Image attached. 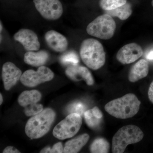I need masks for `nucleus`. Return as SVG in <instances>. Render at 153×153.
Returning <instances> with one entry per match:
<instances>
[{"label": "nucleus", "mask_w": 153, "mask_h": 153, "mask_svg": "<svg viewBox=\"0 0 153 153\" xmlns=\"http://www.w3.org/2000/svg\"><path fill=\"white\" fill-rule=\"evenodd\" d=\"M140 101L133 94H127L122 97L107 103L105 109L117 118L126 119L133 117L140 109Z\"/></svg>", "instance_id": "obj_1"}, {"label": "nucleus", "mask_w": 153, "mask_h": 153, "mask_svg": "<svg viewBox=\"0 0 153 153\" xmlns=\"http://www.w3.org/2000/svg\"><path fill=\"white\" fill-rule=\"evenodd\" d=\"M80 57L91 69L101 68L105 61V53L102 44L95 39L88 38L82 41L79 49Z\"/></svg>", "instance_id": "obj_2"}, {"label": "nucleus", "mask_w": 153, "mask_h": 153, "mask_svg": "<svg viewBox=\"0 0 153 153\" xmlns=\"http://www.w3.org/2000/svg\"><path fill=\"white\" fill-rule=\"evenodd\" d=\"M55 117L56 114L53 110L45 108L28 120L25 126V133L32 139L41 138L49 131Z\"/></svg>", "instance_id": "obj_3"}, {"label": "nucleus", "mask_w": 153, "mask_h": 153, "mask_svg": "<svg viewBox=\"0 0 153 153\" xmlns=\"http://www.w3.org/2000/svg\"><path fill=\"white\" fill-rule=\"evenodd\" d=\"M144 134L136 126L129 125L121 128L114 136L112 140V152L122 153L128 145L139 142Z\"/></svg>", "instance_id": "obj_4"}, {"label": "nucleus", "mask_w": 153, "mask_h": 153, "mask_svg": "<svg viewBox=\"0 0 153 153\" xmlns=\"http://www.w3.org/2000/svg\"><path fill=\"white\" fill-rule=\"evenodd\" d=\"M116 25L112 17L105 14L96 18L88 25L86 32L90 36L103 40H108L114 35Z\"/></svg>", "instance_id": "obj_5"}, {"label": "nucleus", "mask_w": 153, "mask_h": 153, "mask_svg": "<svg viewBox=\"0 0 153 153\" xmlns=\"http://www.w3.org/2000/svg\"><path fill=\"white\" fill-rule=\"evenodd\" d=\"M82 122L80 114H70L55 127L53 129V136L60 140L72 137L80 129Z\"/></svg>", "instance_id": "obj_6"}, {"label": "nucleus", "mask_w": 153, "mask_h": 153, "mask_svg": "<svg viewBox=\"0 0 153 153\" xmlns=\"http://www.w3.org/2000/svg\"><path fill=\"white\" fill-rule=\"evenodd\" d=\"M54 76V73L50 68L43 66H40L37 71L32 69L25 71L22 74L20 80L25 86L33 87L50 81Z\"/></svg>", "instance_id": "obj_7"}, {"label": "nucleus", "mask_w": 153, "mask_h": 153, "mask_svg": "<svg viewBox=\"0 0 153 153\" xmlns=\"http://www.w3.org/2000/svg\"><path fill=\"white\" fill-rule=\"evenodd\" d=\"M33 2L37 11L47 20H57L63 14V6L59 0H33Z\"/></svg>", "instance_id": "obj_8"}, {"label": "nucleus", "mask_w": 153, "mask_h": 153, "mask_svg": "<svg viewBox=\"0 0 153 153\" xmlns=\"http://www.w3.org/2000/svg\"><path fill=\"white\" fill-rule=\"evenodd\" d=\"M143 52L142 47L136 43L125 45L117 52L116 58L122 64L133 63L142 56Z\"/></svg>", "instance_id": "obj_9"}, {"label": "nucleus", "mask_w": 153, "mask_h": 153, "mask_svg": "<svg viewBox=\"0 0 153 153\" xmlns=\"http://www.w3.org/2000/svg\"><path fill=\"white\" fill-rule=\"evenodd\" d=\"M14 38L15 41L21 43L27 51H36L40 49L38 36L32 30L21 29L15 34Z\"/></svg>", "instance_id": "obj_10"}, {"label": "nucleus", "mask_w": 153, "mask_h": 153, "mask_svg": "<svg viewBox=\"0 0 153 153\" xmlns=\"http://www.w3.org/2000/svg\"><path fill=\"white\" fill-rule=\"evenodd\" d=\"M22 71L13 63L6 62L3 65L2 78L4 87L7 91L10 90L21 79Z\"/></svg>", "instance_id": "obj_11"}, {"label": "nucleus", "mask_w": 153, "mask_h": 153, "mask_svg": "<svg viewBox=\"0 0 153 153\" xmlns=\"http://www.w3.org/2000/svg\"><path fill=\"white\" fill-rule=\"evenodd\" d=\"M65 73L69 79L74 81L84 80L88 85L94 83L93 76L89 70L84 66L76 65H69L66 68Z\"/></svg>", "instance_id": "obj_12"}, {"label": "nucleus", "mask_w": 153, "mask_h": 153, "mask_svg": "<svg viewBox=\"0 0 153 153\" xmlns=\"http://www.w3.org/2000/svg\"><path fill=\"white\" fill-rule=\"evenodd\" d=\"M45 40L49 48L55 52H64L68 47V42L66 37L55 30L48 31L45 34Z\"/></svg>", "instance_id": "obj_13"}, {"label": "nucleus", "mask_w": 153, "mask_h": 153, "mask_svg": "<svg viewBox=\"0 0 153 153\" xmlns=\"http://www.w3.org/2000/svg\"><path fill=\"white\" fill-rule=\"evenodd\" d=\"M149 71V63L145 59L138 61L131 68L128 78L130 82H134L146 77Z\"/></svg>", "instance_id": "obj_14"}, {"label": "nucleus", "mask_w": 153, "mask_h": 153, "mask_svg": "<svg viewBox=\"0 0 153 153\" xmlns=\"http://www.w3.org/2000/svg\"><path fill=\"white\" fill-rule=\"evenodd\" d=\"M49 54L45 50H41L37 52L28 51L24 56V61L30 66H43L46 64L49 59Z\"/></svg>", "instance_id": "obj_15"}, {"label": "nucleus", "mask_w": 153, "mask_h": 153, "mask_svg": "<svg viewBox=\"0 0 153 153\" xmlns=\"http://www.w3.org/2000/svg\"><path fill=\"white\" fill-rule=\"evenodd\" d=\"M84 119L87 125L92 129H97L101 124L103 114L97 107L84 112Z\"/></svg>", "instance_id": "obj_16"}, {"label": "nucleus", "mask_w": 153, "mask_h": 153, "mask_svg": "<svg viewBox=\"0 0 153 153\" xmlns=\"http://www.w3.org/2000/svg\"><path fill=\"white\" fill-rule=\"evenodd\" d=\"M89 139V136L87 134H84L68 141L65 143L63 153H78L87 143Z\"/></svg>", "instance_id": "obj_17"}, {"label": "nucleus", "mask_w": 153, "mask_h": 153, "mask_svg": "<svg viewBox=\"0 0 153 153\" xmlns=\"http://www.w3.org/2000/svg\"><path fill=\"white\" fill-rule=\"evenodd\" d=\"M41 97V94L38 90L25 91L19 95L18 101L21 106L26 107L30 104L37 103Z\"/></svg>", "instance_id": "obj_18"}, {"label": "nucleus", "mask_w": 153, "mask_h": 153, "mask_svg": "<svg viewBox=\"0 0 153 153\" xmlns=\"http://www.w3.org/2000/svg\"><path fill=\"white\" fill-rule=\"evenodd\" d=\"M132 12L131 5L127 2L114 10L105 11V13L111 17H117L121 20H125L128 19L131 15Z\"/></svg>", "instance_id": "obj_19"}, {"label": "nucleus", "mask_w": 153, "mask_h": 153, "mask_svg": "<svg viewBox=\"0 0 153 153\" xmlns=\"http://www.w3.org/2000/svg\"><path fill=\"white\" fill-rule=\"evenodd\" d=\"M109 143L105 139L98 138L94 140L91 145V152L93 153H107L109 152Z\"/></svg>", "instance_id": "obj_20"}, {"label": "nucleus", "mask_w": 153, "mask_h": 153, "mask_svg": "<svg viewBox=\"0 0 153 153\" xmlns=\"http://www.w3.org/2000/svg\"><path fill=\"white\" fill-rule=\"evenodd\" d=\"M127 3V0H100V6L105 11L111 10Z\"/></svg>", "instance_id": "obj_21"}, {"label": "nucleus", "mask_w": 153, "mask_h": 153, "mask_svg": "<svg viewBox=\"0 0 153 153\" xmlns=\"http://www.w3.org/2000/svg\"><path fill=\"white\" fill-rule=\"evenodd\" d=\"M60 62L65 65H76L79 62V57L76 52L69 51L61 56Z\"/></svg>", "instance_id": "obj_22"}, {"label": "nucleus", "mask_w": 153, "mask_h": 153, "mask_svg": "<svg viewBox=\"0 0 153 153\" xmlns=\"http://www.w3.org/2000/svg\"><path fill=\"white\" fill-rule=\"evenodd\" d=\"M43 110V105L38 103L30 104L25 107V114L27 116L31 117L38 114Z\"/></svg>", "instance_id": "obj_23"}, {"label": "nucleus", "mask_w": 153, "mask_h": 153, "mask_svg": "<svg viewBox=\"0 0 153 153\" xmlns=\"http://www.w3.org/2000/svg\"><path fill=\"white\" fill-rule=\"evenodd\" d=\"M85 106L83 103L81 102H75L69 105L68 107V112L71 113H77L80 115L84 114L85 111Z\"/></svg>", "instance_id": "obj_24"}, {"label": "nucleus", "mask_w": 153, "mask_h": 153, "mask_svg": "<svg viewBox=\"0 0 153 153\" xmlns=\"http://www.w3.org/2000/svg\"><path fill=\"white\" fill-rule=\"evenodd\" d=\"M63 145L60 142H58L55 144L52 148L50 147H47L44 148L41 150V153H63Z\"/></svg>", "instance_id": "obj_25"}, {"label": "nucleus", "mask_w": 153, "mask_h": 153, "mask_svg": "<svg viewBox=\"0 0 153 153\" xmlns=\"http://www.w3.org/2000/svg\"><path fill=\"white\" fill-rule=\"evenodd\" d=\"M3 153H20L17 149L13 146H9L7 147L3 152Z\"/></svg>", "instance_id": "obj_26"}, {"label": "nucleus", "mask_w": 153, "mask_h": 153, "mask_svg": "<svg viewBox=\"0 0 153 153\" xmlns=\"http://www.w3.org/2000/svg\"><path fill=\"white\" fill-rule=\"evenodd\" d=\"M148 96L149 100L153 103V81L151 83L148 91Z\"/></svg>", "instance_id": "obj_27"}, {"label": "nucleus", "mask_w": 153, "mask_h": 153, "mask_svg": "<svg viewBox=\"0 0 153 153\" xmlns=\"http://www.w3.org/2000/svg\"><path fill=\"white\" fill-rule=\"evenodd\" d=\"M146 58L148 60H153V50H152V51L148 52L146 55Z\"/></svg>", "instance_id": "obj_28"}, {"label": "nucleus", "mask_w": 153, "mask_h": 153, "mask_svg": "<svg viewBox=\"0 0 153 153\" xmlns=\"http://www.w3.org/2000/svg\"><path fill=\"white\" fill-rule=\"evenodd\" d=\"M0 98H1V100H0V104L1 105L3 101V97L1 94H0Z\"/></svg>", "instance_id": "obj_29"}, {"label": "nucleus", "mask_w": 153, "mask_h": 153, "mask_svg": "<svg viewBox=\"0 0 153 153\" xmlns=\"http://www.w3.org/2000/svg\"><path fill=\"white\" fill-rule=\"evenodd\" d=\"M0 26H1V32L2 30V25L1 24V25H0Z\"/></svg>", "instance_id": "obj_30"}, {"label": "nucleus", "mask_w": 153, "mask_h": 153, "mask_svg": "<svg viewBox=\"0 0 153 153\" xmlns=\"http://www.w3.org/2000/svg\"><path fill=\"white\" fill-rule=\"evenodd\" d=\"M152 6L153 7V0H152Z\"/></svg>", "instance_id": "obj_31"}]
</instances>
